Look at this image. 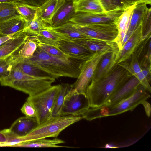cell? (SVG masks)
<instances>
[{
    "label": "cell",
    "instance_id": "obj_8",
    "mask_svg": "<svg viewBox=\"0 0 151 151\" xmlns=\"http://www.w3.org/2000/svg\"><path fill=\"white\" fill-rule=\"evenodd\" d=\"M90 107L86 94L78 93L70 88L64 97L61 116H82Z\"/></svg>",
    "mask_w": 151,
    "mask_h": 151
},
{
    "label": "cell",
    "instance_id": "obj_42",
    "mask_svg": "<svg viewBox=\"0 0 151 151\" xmlns=\"http://www.w3.org/2000/svg\"><path fill=\"white\" fill-rule=\"evenodd\" d=\"M16 35H2L0 36V46L12 38Z\"/></svg>",
    "mask_w": 151,
    "mask_h": 151
},
{
    "label": "cell",
    "instance_id": "obj_48",
    "mask_svg": "<svg viewBox=\"0 0 151 151\" xmlns=\"http://www.w3.org/2000/svg\"><path fill=\"white\" fill-rule=\"evenodd\" d=\"M2 36V35H1L0 34V36Z\"/></svg>",
    "mask_w": 151,
    "mask_h": 151
},
{
    "label": "cell",
    "instance_id": "obj_14",
    "mask_svg": "<svg viewBox=\"0 0 151 151\" xmlns=\"http://www.w3.org/2000/svg\"><path fill=\"white\" fill-rule=\"evenodd\" d=\"M72 40L94 52H109L119 49L117 44L114 41L90 38L79 39Z\"/></svg>",
    "mask_w": 151,
    "mask_h": 151
},
{
    "label": "cell",
    "instance_id": "obj_30",
    "mask_svg": "<svg viewBox=\"0 0 151 151\" xmlns=\"http://www.w3.org/2000/svg\"><path fill=\"white\" fill-rule=\"evenodd\" d=\"M37 47V40L36 37L29 36L17 53L22 58L28 59L32 56Z\"/></svg>",
    "mask_w": 151,
    "mask_h": 151
},
{
    "label": "cell",
    "instance_id": "obj_33",
    "mask_svg": "<svg viewBox=\"0 0 151 151\" xmlns=\"http://www.w3.org/2000/svg\"><path fill=\"white\" fill-rule=\"evenodd\" d=\"M19 15L13 3H0V23Z\"/></svg>",
    "mask_w": 151,
    "mask_h": 151
},
{
    "label": "cell",
    "instance_id": "obj_22",
    "mask_svg": "<svg viewBox=\"0 0 151 151\" xmlns=\"http://www.w3.org/2000/svg\"><path fill=\"white\" fill-rule=\"evenodd\" d=\"M147 5L143 3L135 5L132 12L128 30L122 42V47L134 31L141 24Z\"/></svg>",
    "mask_w": 151,
    "mask_h": 151
},
{
    "label": "cell",
    "instance_id": "obj_38",
    "mask_svg": "<svg viewBox=\"0 0 151 151\" xmlns=\"http://www.w3.org/2000/svg\"><path fill=\"white\" fill-rule=\"evenodd\" d=\"M21 110L26 117H36V112L34 107L30 103L27 101L23 104L21 109Z\"/></svg>",
    "mask_w": 151,
    "mask_h": 151
},
{
    "label": "cell",
    "instance_id": "obj_40",
    "mask_svg": "<svg viewBox=\"0 0 151 151\" xmlns=\"http://www.w3.org/2000/svg\"><path fill=\"white\" fill-rule=\"evenodd\" d=\"M144 3L151 5V0H124V7L125 9L133 5Z\"/></svg>",
    "mask_w": 151,
    "mask_h": 151
},
{
    "label": "cell",
    "instance_id": "obj_46",
    "mask_svg": "<svg viewBox=\"0 0 151 151\" xmlns=\"http://www.w3.org/2000/svg\"><path fill=\"white\" fill-rule=\"evenodd\" d=\"M19 2L29 4H33L34 0H20Z\"/></svg>",
    "mask_w": 151,
    "mask_h": 151
},
{
    "label": "cell",
    "instance_id": "obj_49",
    "mask_svg": "<svg viewBox=\"0 0 151 151\" xmlns=\"http://www.w3.org/2000/svg\"><path fill=\"white\" fill-rule=\"evenodd\" d=\"M0 147H1V145H0Z\"/></svg>",
    "mask_w": 151,
    "mask_h": 151
},
{
    "label": "cell",
    "instance_id": "obj_23",
    "mask_svg": "<svg viewBox=\"0 0 151 151\" xmlns=\"http://www.w3.org/2000/svg\"><path fill=\"white\" fill-rule=\"evenodd\" d=\"M73 5L76 12H85L93 13L105 12L99 0H75Z\"/></svg>",
    "mask_w": 151,
    "mask_h": 151
},
{
    "label": "cell",
    "instance_id": "obj_44",
    "mask_svg": "<svg viewBox=\"0 0 151 151\" xmlns=\"http://www.w3.org/2000/svg\"><path fill=\"white\" fill-rule=\"evenodd\" d=\"M7 142L6 137L5 134L0 131V145L1 146H5Z\"/></svg>",
    "mask_w": 151,
    "mask_h": 151
},
{
    "label": "cell",
    "instance_id": "obj_4",
    "mask_svg": "<svg viewBox=\"0 0 151 151\" xmlns=\"http://www.w3.org/2000/svg\"><path fill=\"white\" fill-rule=\"evenodd\" d=\"M145 88L140 84L130 97L112 106L103 105L90 107L82 116L83 118L91 121L97 118L116 115L128 111H132L144 101L150 97Z\"/></svg>",
    "mask_w": 151,
    "mask_h": 151
},
{
    "label": "cell",
    "instance_id": "obj_37",
    "mask_svg": "<svg viewBox=\"0 0 151 151\" xmlns=\"http://www.w3.org/2000/svg\"><path fill=\"white\" fill-rule=\"evenodd\" d=\"M5 135L7 142L5 146L13 147L22 142L21 137H17L12 133L9 129L1 131Z\"/></svg>",
    "mask_w": 151,
    "mask_h": 151
},
{
    "label": "cell",
    "instance_id": "obj_47",
    "mask_svg": "<svg viewBox=\"0 0 151 151\" xmlns=\"http://www.w3.org/2000/svg\"><path fill=\"white\" fill-rule=\"evenodd\" d=\"M66 1H74L75 0H66Z\"/></svg>",
    "mask_w": 151,
    "mask_h": 151
},
{
    "label": "cell",
    "instance_id": "obj_6",
    "mask_svg": "<svg viewBox=\"0 0 151 151\" xmlns=\"http://www.w3.org/2000/svg\"><path fill=\"white\" fill-rule=\"evenodd\" d=\"M61 85L52 86L33 96H29L27 101L30 103L36 112V118L38 125L51 118L53 109Z\"/></svg>",
    "mask_w": 151,
    "mask_h": 151
},
{
    "label": "cell",
    "instance_id": "obj_20",
    "mask_svg": "<svg viewBox=\"0 0 151 151\" xmlns=\"http://www.w3.org/2000/svg\"><path fill=\"white\" fill-rule=\"evenodd\" d=\"M76 13L73 1H66L54 16L50 27H55L70 22Z\"/></svg>",
    "mask_w": 151,
    "mask_h": 151
},
{
    "label": "cell",
    "instance_id": "obj_11",
    "mask_svg": "<svg viewBox=\"0 0 151 151\" xmlns=\"http://www.w3.org/2000/svg\"><path fill=\"white\" fill-rule=\"evenodd\" d=\"M57 47L71 57L83 61L89 59L95 53L83 45L69 39L59 40Z\"/></svg>",
    "mask_w": 151,
    "mask_h": 151
},
{
    "label": "cell",
    "instance_id": "obj_32",
    "mask_svg": "<svg viewBox=\"0 0 151 151\" xmlns=\"http://www.w3.org/2000/svg\"><path fill=\"white\" fill-rule=\"evenodd\" d=\"M70 85L68 84L61 85V88L55 101L51 118L61 116L64 97L70 89Z\"/></svg>",
    "mask_w": 151,
    "mask_h": 151
},
{
    "label": "cell",
    "instance_id": "obj_9",
    "mask_svg": "<svg viewBox=\"0 0 151 151\" xmlns=\"http://www.w3.org/2000/svg\"><path fill=\"white\" fill-rule=\"evenodd\" d=\"M124 10L101 13L76 12L69 22L80 25L110 24L115 23Z\"/></svg>",
    "mask_w": 151,
    "mask_h": 151
},
{
    "label": "cell",
    "instance_id": "obj_39",
    "mask_svg": "<svg viewBox=\"0 0 151 151\" xmlns=\"http://www.w3.org/2000/svg\"><path fill=\"white\" fill-rule=\"evenodd\" d=\"M105 12H111L118 9L115 5L113 0H99Z\"/></svg>",
    "mask_w": 151,
    "mask_h": 151
},
{
    "label": "cell",
    "instance_id": "obj_2",
    "mask_svg": "<svg viewBox=\"0 0 151 151\" xmlns=\"http://www.w3.org/2000/svg\"><path fill=\"white\" fill-rule=\"evenodd\" d=\"M26 61L35 65L55 79L61 77L77 78L83 61L72 57L65 58L49 54L38 47L33 55Z\"/></svg>",
    "mask_w": 151,
    "mask_h": 151
},
{
    "label": "cell",
    "instance_id": "obj_7",
    "mask_svg": "<svg viewBox=\"0 0 151 151\" xmlns=\"http://www.w3.org/2000/svg\"><path fill=\"white\" fill-rule=\"evenodd\" d=\"M107 52H95L89 59L82 62L79 66L80 73L77 80L70 86L78 93H86L96 67L103 56Z\"/></svg>",
    "mask_w": 151,
    "mask_h": 151
},
{
    "label": "cell",
    "instance_id": "obj_3",
    "mask_svg": "<svg viewBox=\"0 0 151 151\" xmlns=\"http://www.w3.org/2000/svg\"><path fill=\"white\" fill-rule=\"evenodd\" d=\"M49 76L35 77L26 74L14 66L9 75L0 81L1 84L8 86L33 96L51 87L55 81Z\"/></svg>",
    "mask_w": 151,
    "mask_h": 151
},
{
    "label": "cell",
    "instance_id": "obj_45",
    "mask_svg": "<svg viewBox=\"0 0 151 151\" xmlns=\"http://www.w3.org/2000/svg\"><path fill=\"white\" fill-rule=\"evenodd\" d=\"M20 0H0V3H11L19 2Z\"/></svg>",
    "mask_w": 151,
    "mask_h": 151
},
{
    "label": "cell",
    "instance_id": "obj_41",
    "mask_svg": "<svg viewBox=\"0 0 151 151\" xmlns=\"http://www.w3.org/2000/svg\"><path fill=\"white\" fill-rule=\"evenodd\" d=\"M143 106L145 112L148 117H149L150 116L151 108L150 104L146 101V100L143 101L141 104Z\"/></svg>",
    "mask_w": 151,
    "mask_h": 151
},
{
    "label": "cell",
    "instance_id": "obj_29",
    "mask_svg": "<svg viewBox=\"0 0 151 151\" xmlns=\"http://www.w3.org/2000/svg\"><path fill=\"white\" fill-rule=\"evenodd\" d=\"M14 67L29 76L35 77L50 76L35 65L25 61L24 58L16 63Z\"/></svg>",
    "mask_w": 151,
    "mask_h": 151
},
{
    "label": "cell",
    "instance_id": "obj_43",
    "mask_svg": "<svg viewBox=\"0 0 151 151\" xmlns=\"http://www.w3.org/2000/svg\"><path fill=\"white\" fill-rule=\"evenodd\" d=\"M114 2L118 9L124 10V0H113Z\"/></svg>",
    "mask_w": 151,
    "mask_h": 151
},
{
    "label": "cell",
    "instance_id": "obj_31",
    "mask_svg": "<svg viewBox=\"0 0 151 151\" xmlns=\"http://www.w3.org/2000/svg\"><path fill=\"white\" fill-rule=\"evenodd\" d=\"M49 27L39 17H36L33 20L26 22V26L24 30L28 35L36 36L42 30Z\"/></svg>",
    "mask_w": 151,
    "mask_h": 151
},
{
    "label": "cell",
    "instance_id": "obj_15",
    "mask_svg": "<svg viewBox=\"0 0 151 151\" xmlns=\"http://www.w3.org/2000/svg\"><path fill=\"white\" fill-rule=\"evenodd\" d=\"M119 49L107 52L102 57L96 67L91 81H97L106 76L115 65Z\"/></svg>",
    "mask_w": 151,
    "mask_h": 151
},
{
    "label": "cell",
    "instance_id": "obj_36",
    "mask_svg": "<svg viewBox=\"0 0 151 151\" xmlns=\"http://www.w3.org/2000/svg\"><path fill=\"white\" fill-rule=\"evenodd\" d=\"M141 72L135 77L139 81L140 84L147 91L151 92L150 85L151 82V67L142 69Z\"/></svg>",
    "mask_w": 151,
    "mask_h": 151
},
{
    "label": "cell",
    "instance_id": "obj_13",
    "mask_svg": "<svg viewBox=\"0 0 151 151\" xmlns=\"http://www.w3.org/2000/svg\"><path fill=\"white\" fill-rule=\"evenodd\" d=\"M142 41L141 24L119 50L115 65L129 59Z\"/></svg>",
    "mask_w": 151,
    "mask_h": 151
},
{
    "label": "cell",
    "instance_id": "obj_18",
    "mask_svg": "<svg viewBox=\"0 0 151 151\" xmlns=\"http://www.w3.org/2000/svg\"><path fill=\"white\" fill-rule=\"evenodd\" d=\"M38 124L35 118L22 117L18 119L9 129L18 137H24L36 128Z\"/></svg>",
    "mask_w": 151,
    "mask_h": 151
},
{
    "label": "cell",
    "instance_id": "obj_21",
    "mask_svg": "<svg viewBox=\"0 0 151 151\" xmlns=\"http://www.w3.org/2000/svg\"><path fill=\"white\" fill-rule=\"evenodd\" d=\"M26 21L20 15L0 23V34L14 35L24 30Z\"/></svg>",
    "mask_w": 151,
    "mask_h": 151
},
{
    "label": "cell",
    "instance_id": "obj_12",
    "mask_svg": "<svg viewBox=\"0 0 151 151\" xmlns=\"http://www.w3.org/2000/svg\"><path fill=\"white\" fill-rule=\"evenodd\" d=\"M140 84L138 79L132 76L110 96L103 105L112 106L127 99L133 95Z\"/></svg>",
    "mask_w": 151,
    "mask_h": 151
},
{
    "label": "cell",
    "instance_id": "obj_35",
    "mask_svg": "<svg viewBox=\"0 0 151 151\" xmlns=\"http://www.w3.org/2000/svg\"><path fill=\"white\" fill-rule=\"evenodd\" d=\"M37 46L41 50L51 55L65 58L71 57L62 52L56 46L43 43L37 41Z\"/></svg>",
    "mask_w": 151,
    "mask_h": 151
},
{
    "label": "cell",
    "instance_id": "obj_25",
    "mask_svg": "<svg viewBox=\"0 0 151 151\" xmlns=\"http://www.w3.org/2000/svg\"><path fill=\"white\" fill-rule=\"evenodd\" d=\"M23 58L17 51L7 58L0 59V81L8 77L14 65Z\"/></svg>",
    "mask_w": 151,
    "mask_h": 151
},
{
    "label": "cell",
    "instance_id": "obj_34",
    "mask_svg": "<svg viewBox=\"0 0 151 151\" xmlns=\"http://www.w3.org/2000/svg\"><path fill=\"white\" fill-rule=\"evenodd\" d=\"M142 40L151 36V9L147 7L141 24Z\"/></svg>",
    "mask_w": 151,
    "mask_h": 151
},
{
    "label": "cell",
    "instance_id": "obj_1",
    "mask_svg": "<svg viewBox=\"0 0 151 151\" xmlns=\"http://www.w3.org/2000/svg\"><path fill=\"white\" fill-rule=\"evenodd\" d=\"M132 76L118 64L105 77L91 81L86 92L90 107H98L104 105L110 96Z\"/></svg>",
    "mask_w": 151,
    "mask_h": 151
},
{
    "label": "cell",
    "instance_id": "obj_19",
    "mask_svg": "<svg viewBox=\"0 0 151 151\" xmlns=\"http://www.w3.org/2000/svg\"><path fill=\"white\" fill-rule=\"evenodd\" d=\"M136 5L125 9L115 23L118 34L114 41L117 44L119 50L122 48V42L128 30L132 12Z\"/></svg>",
    "mask_w": 151,
    "mask_h": 151
},
{
    "label": "cell",
    "instance_id": "obj_17",
    "mask_svg": "<svg viewBox=\"0 0 151 151\" xmlns=\"http://www.w3.org/2000/svg\"><path fill=\"white\" fill-rule=\"evenodd\" d=\"M29 35L24 31L16 34L12 38L0 46V59L7 58L17 51Z\"/></svg>",
    "mask_w": 151,
    "mask_h": 151
},
{
    "label": "cell",
    "instance_id": "obj_28",
    "mask_svg": "<svg viewBox=\"0 0 151 151\" xmlns=\"http://www.w3.org/2000/svg\"><path fill=\"white\" fill-rule=\"evenodd\" d=\"M13 4L18 13L26 22L32 21L37 17L38 6L20 2H15Z\"/></svg>",
    "mask_w": 151,
    "mask_h": 151
},
{
    "label": "cell",
    "instance_id": "obj_16",
    "mask_svg": "<svg viewBox=\"0 0 151 151\" xmlns=\"http://www.w3.org/2000/svg\"><path fill=\"white\" fill-rule=\"evenodd\" d=\"M66 1L45 0L40 6H38L37 17H39L49 27H50L54 16Z\"/></svg>",
    "mask_w": 151,
    "mask_h": 151
},
{
    "label": "cell",
    "instance_id": "obj_27",
    "mask_svg": "<svg viewBox=\"0 0 151 151\" xmlns=\"http://www.w3.org/2000/svg\"><path fill=\"white\" fill-rule=\"evenodd\" d=\"M52 29L60 34L65 39L73 40L79 39L89 38L76 30L70 22L55 27H50Z\"/></svg>",
    "mask_w": 151,
    "mask_h": 151
},
{
    "label": "cell",
    "instance_id": "obj_10",
    "mask_svg": "<svg viewBox=\"0 0 151 151\" xmlns=\"http://www.w3.org/2000/svg\"><path fill=\"white\" fill-rule=\"evenodd\" d=\"M72 24L76 30L89 38L114 41L118 34L115 24L88 25Z\"/></svg>",
    "mask_w": 151,
    "mask_h": 151
},
{
    "label": "cell",
    "instance_id": "obj_24",
    "mask_svg": "<svg viewBox=\"0 0 151 151\" xmlns=\"http://www.w3.org/2000/svg\"><path fill=\"white\" fill-rule=\"evenodd\" d=\"M65 142L58 138L52 139H40L25 141L16 145L13 147H73L63 146L58 144L64 143Z\"/></svg>",
    "mask_w": 151,
    "mask_h": 151
},
{
    "label": "cell",
    "instance_id": "obj_26",
    "mask_svg": "<svg viewBox=\"0 0 151 151\" xmlns=\"http://www.w3.org/2000/svg\"><path fill=\"white\" fill-rule=\"evenodd\" d=\"M35 36L38 42L56 46L59 40L65 39L63 36L50 27L42 30Z\"/></svg>",
    "mask_w": 151,
    "mask_h": 151
},
{
    "label": "cell",
    "instance_id": "obj_5",
    "mask_svg": "<svg viewBox=\"0 0 151 151\" xmlns=\"http://www.w3.org/2000/svg\"><path fill=\"white\" fill-rule=\"evenodd\" d=\"M82 118L81 116L51 118L38 125L26 136L21 137L22 142L38 139L56 137L66 128Z\"/></svg>",
    "mask_w": 151,
    "mask_h": 151
}]
</instances>
